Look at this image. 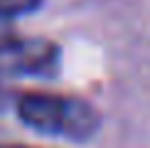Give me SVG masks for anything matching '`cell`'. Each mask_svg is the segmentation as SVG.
Returning <instances> with one entry per match:
<instances>
[{
	"mask_svg": "<svg viewBox=\"0 0 150 148\" xmlns=\"http://www.w3.org/2000/svg\"><path fill=\"white\" fill-rule=\"evenodd\" d=\"M12 40H15V32H12V27H10V20L0 17V49L5 45H10Z\"/></svg>",
	"mask_w": 150,
	"mask_h": 148,
	"instance_id": "4",
	"label": "cell"
},
{
	"mask_svg": "<svg viewBox=\"0 0 150 148\" xmlns=\"http://www.w3.org/2000/svg\"><path fill=\"white\" fill-rule=\"evenodd\" d=\"M37 5H40V0H0V17L12 20L17 15L37 10Z\"/></svg>",
	"mask_w": 150,
	"mask_h": 148,
	"instance_id": "3",
	"label": "cell"
},
{
	"mask_svg": "<svg viewBox=\"0 0 150 148\" xmlns=\"http://www.w3.org/2000/svg\"><path fill=\"white\" fill-rule=\"evenodd\" d=\"M59 67V49L47 40H15L0 49V74L52 77Z\"/></svg>",
	"mask_w": 150,
	"mask_h": 148,
	"instance_id": "2",
	"label": "cell"
},
{
	"mask_svg": "<svg viewBox=\"0 0 150 148\" xmlns=\"http://www.w3.org/2000/svg\"><path fill=\"white\" fill-rule=\"evenodd\" d=\"M0 148H35V146H0Z\"/></svg>",
	"mask_w": 150,
	"mask_h": 148,
	"instance_id": "6",
	"label": "cell"
},
{
	"mask_svg": "<svg viewBox=\"0 0 150 148\" xmlns=\"http://www.w3.org/2000/svg\"><path fill=\"white\" fill-rule=\"evenodd\" d=\"M10 106V91L5 89V84L0 82V111H5Z\"/></svg>",
	"mask_w": 150,
	"mask_h": 148,
	"instance_id": "5",
	"label": "cell"
},
{
	"mask_svg": "<svg viewBox=\"0 0 150 148\" xmlns=\"http://www.w3.org/2000/svg\"><path fill=\"white\" fill-rule=\"evenodd\" d=\"M15 111L25 126L40 136L69 143L91 141L101 128V114L93 104L57 91H25L17 96Z\"/></svg>",
	"mask_w": 150,
	"mask_h": 148,
	"instance_id": "1",
	"label": "cell"
}]
</instances>
